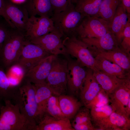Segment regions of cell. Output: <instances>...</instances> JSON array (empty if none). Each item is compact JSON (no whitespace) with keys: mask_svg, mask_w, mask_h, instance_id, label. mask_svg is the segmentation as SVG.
<instances>
[{"mask_svg":"<svg viewBox=\"0 0 130 130\" xmlns=\"http://www.w3.org/2000/svg\"><path fill=\"white\" fill-rule=\"evenodd\" d=\"M12 100L35 130L39 118L34 84L24 78L16 86Z\"/></svg>","mask_w":130,"mask_h":130,"instance_id":"obj_1","label":"cell"},{"mask_svg":"<svg viewBox=\"0 0 130 130\" xmlns=\"http://www.w3.org/2000/svg\"><path fill=\"white\" fill-rule=\"evenodd\" d=\"M85 16L77 11L74 4L71 3L65 10L53 14L51 18L55 29L64 38L76 37L77 29Z\"/></svg>","mask_w":130,"mask_h":130,"instance_id":"obj_2","label":"cell"},{"mask_svg":"<svg viewBox=\"0 0 130 130\" xmlns=\"http://www.w3.org/2000/svg\"><path fill=\"white\" fill-rule=\"evenodd\" d=\"M26 41L23 33L16 28L12 29L0 53V66L4 70L16 64Z\"/></svg>","mask_w":130,"mask_h":130,"instance_id":"obj_3","label":"cell"},{"mask_svg":"<svg viewBox=\"0 0 130 130\" xmlns=\"http://www.w3.org/2000/svg\"><path fill=\"white\" fill-rule=\"evenodd\" d=\"M4 102L0 111V130H33L17 104L9 100Z\"/></svg>","mask_w":130,"mask_h":130,"instance_id":"obj_4","label":"cell"},{"mask_svg":"<svg viewBox=\"0 0 130 130\" xmlns=\"http://www.w3.org/2000/svg\"><path fill=\"white\" fill-rule=\"evenodd\" d=\"M67 60L55 56L52 62L50 73L46 80L53 95L59 96L64 94L67 89Z\"/></svg>","mask_w":130,"mask_h":130,"instance_id":"obj_5","label":"cell"},{"mask_svg":"<svg viewBox=\"0 0 130 130\" xmlns=\"http://www.w3.org/2000/svg\"><path fill=\"white\" fill-rule=\"evenodd\" d=\"M63 43L68 54L75 58L83 66L95 71V59L87 45L75 36L63 38Z\"/></svg>","mask_w":130,"mask_h":130,"instance_id":"obj_6","label":"cell"},{"mask_svg":"<svg viewBox=\"0 0 130 130\" xmlns=\"http://www.w3.org/2000/svg\"><path fill=\"white\" fill-rule=\"evenodd\" d=\"M110 31V24L106 20L98 16H86L77 29L76 37L80 39L97 38Z\"/></svg>","mask_w":130,"mask_h":130,"instance_id":"obj_7","label":"cell"},{"mask_svg":"<svg viewBox=\"0 0 130 130\" xmlns=\"http://www.w3.org/2000/svg\"><path fill=\"white\" fill-rule=\"evenodd\" d=\"M4 11L6 21L13 28L24 34L30 17L22 4H17L12 0H4Z\"/></svg>","mask_w":130,"mask_h":130,"instance_id":"obj_8","label":"cell"},{"mask_svg":"<svg viewBox=\"0 0 130 130\" xmlns=\"http://www.w3.org/2000/svg\"><path fill=\"white\" fill-rule=\"evenodd\" d=\"M65 56L67 60V89L72 95L77 96L80 94L83 87L87 69L76 59L71 58L69 55Z\"/></svg>","mask_w":130,"mask_h":130,"instance_id":"obj_9","label":"cell"},{"mask_svg":"<svg viewBox=\"0 0 130 130\" xmlns=\"http://www.w3.org/2000/svg\"><path fill=\"white\" fill-rule=\"evenodd\" d=\"M50 55L39 45L26 40L15 64L20 66L26 74L42 59Z\"/></svg>","mask_w":130,"mask_h":130,"instance_id":"obj_10","label":"cell"},{"mask_svg":"<svg viewBox=\"0 0 130 130\" xmlns=\"http://www.w3.org/2000/svg\"><path fill=\"white\" fill-rule=\"evenodd\" d=\"M63 40L62 35L55 29L50 32L29 42L39 45L50 54L65 56L69 54L63 43Z\"/></svg>","mask_w":130,"mask_h":130,"instance_id":"obj_11","label":"cell"},{"mask_svg":"<svg viewBox=\"0 0 130 130\" xmlns=\"http://www.w3.org/2000/svg\"><path fill=\"white\" fill-rule=\"evenodd\" d=\"M55 29L51 18L32 16L29 18L24 35L26 40L29 41L50 32Z\"/></svg>","mask_w":130,"mask_h":130,"instance_id":"obj_12","label":"cell"},{"mask_svg":"<svg viewBox=\"0 0 130 130\" xmlns=\"http://www.w3.org/2000/svg\"><path fill=\"white\" fill-rule=\"evenodd\" d=\"M108 96L113 111L127 117L125 109L130 101V77Z\"/></svg>","mask_w":130,"mask_h":130,"instance_id":"obj_13","label":"cell"},{"mask_svg":"<svg viewBox=\"0 0 130 130\" xmlns=\"http://www.w3.org/2000/svg\"><path fill=\"white\" fill-rule=\"evenodd\" d=\"M80 40L87 45L93 56L98 52L121 49L115 36L110 31L99 37Z\"/></svg>","mask_w":130,"mask_h":130,"instance_id":"obj_14","label":"cell"},{"mask_svg":"<svg viewBox=\"0 0 130 130\" xmlns=\"http://www.w3.org/2000/svg\"><path fill=\"white\" fill-rule=\"evenodd\" d=\"M55 56L51 54L42 59L26 73L24 78L33 84L45 82Z\"/></svg>","mask_w":130,"mask_h":130,"instance_id":"obj_15","label":"cell"},{"mask_svg":"<svg viewBox=\"0 0 130 130\" xmlns=\"http://www.w3.org/2000/svg\"><path fill=\"white\" fill-rule=\"evenodd\" d=\"M87 74L82 88L80 93L81 102L86 106L102 89L93 75V70L87 69Z\"/></svg>","mask_w":130,"mask_h":130,"instance_id":"obj_16","label":"cell"},{"mask_svg":"<svg viewBox=\"0 0 130 130\" xmlns=\"http://www.w3.org/2000/svg\"><path fill=\"white\" fill-rule=\"evenodd\" d=\"M130 18V15L121 2L110 25V31L115 36L120 47L124 30Z\"/></svg>","mask_w":130,"mask_h":130,"instance_id":"obj_17","label":"cell"},{"mask_svg":"<svg viewBox=\"0 0 130 130\" xmlns=\"http://www.w3.org/2000/svg\"><path fill=\"white\" fill-rule=\"evenodd\" d=\"M35 130H75L70 120L67 117L55 118L46 113L40 119Z\"/></svg>","mask_w":130,"mask_h":130,"instance_id":"obj_18","label":"cell"},{"mask_svg":"<svg viewBox=\"0 0 130 130\" xmlns=\"http://www.w3.org/2000/svg\"><path fill=\"white\" fill-rule=\"evenodd\" d=\"M95 67L96 70L108 75L124 79L130 77V71H127L116 64L98 55L95 57Z\"/></svg>","mask_w":130,"mask_h":130,"instance_id":"obj_19","label":"cell"},{"mask_svg":"<svg viewBox=\"0 0 130 130\" xmlns=\"http://www.w3.org/2000/svg\"><path fill=\"white\" fill-rule=\"evenodd\" d=\"M97 127V130H129L130 118L113 111Z\"/></svg>","mask_w":130,"mask_h":130,"instance_id":"obj_20","label":"cell"},{"mask_svg":"<svg viewBox=\"0 0 130 130\" xmlns=\"http://www.w3.org/2000/svg\"><path fill=\"white\" fill-rule=\"evenodd\" d=\"M22 3L29 17L37 15L51 18L53 14L50 0H26Z\"/></svg>","mask_w":130,"mask_h":130,"instance_id":"obj_21","label":"cell"},{"mask_svg":"<svg viewBox=\"0 0 130 130\" xmlns=\"http://www.w3.org/2000/svg\"><path fill=\"white\" fill-rule=\"evenodd\" d=\"M93 71L96 80L108 96L112 93L126 78H119L98 70Z\"/></svg>","mask_w":130,"mask_h":130,"instance_id":"obj_22","label":"cell"},{"mask_svg":"<svg viewBox=\"0 0 130 130\" xmlns=\"http://www.w3.org/2000/svg\"><path fill=\"white\" fill-rule=\"evenodd\" d=\"M33 84L35 89V97L38 106L39 122L46 113L48 101L53 94L46 82Z\"/></svg>","mask_w":130,"mask_h":130,"instance_id":"obj_23","label":"cell"},{"mask_svg":"<svg viewBox=\"0 0 130 130\" xmlns=\"http://www.w3.org/2000/svg\"><path fill=\"white\" fill-rule=\"evenodd\" d=\"M98 55L116 64L124 70L130 71V55L121 49L97 52L94 55Z\"/></svg>","mask_w":130,"mask_h":130,"instance_id":"obj_24","label":"cell"},{"mask_svg":"<svg viewBox=\"0 0 130 130\" xmlns=\"http://www.w3.org/2000/svg\"><path fill=\"white\" fill-rule=\"evenodd\" d=\"M58 97L62 112L65 117L70 120L74 118L83 105L81 102L73 96L63 94Z\"/></svg>","mask_w":130,"mask_h":130,"instance_id":"obj_25","label":"cell"},{"mask_svg":"<svg viewBox=\"0 0 130 130\" xmlns=\"http://www.w3.org/2000/svg\"><path fill=\"white\" fill-rule=\"evenodd\" d=\"M102 0H75L76 9L85 16L98 17Z\"/></svg>","mask_w":130,"mask_h":130,"instance_id":"obj_26","label":"cell"},{"mask_svg":"<svg viewBox=\"0 0 130 130\" xmlns=\"http://www.w3.org/2000/svg\"><path fill=\"white\" fill-rule=\"evenodd\" d=\"M120 2V0H102L98 17L107 21L110 25Z\"/></svg>","mask_w":130,"mask_h":130,"instance_id":"obj_27","label":"cell"},{"mask_svg":"<svg viewBox=\"0 0 130 130\" xmlns=\"http://www.w3.org/2000/svg\"><path fill=\"white\" fill-rule=\"evenodd\" d=\"M16 86L12 84L4 70L0 66V99L12 100Z\"/></svg>","mask_w":130,"mask_h":130,"instance_id":"obj_28","label":"cell"},{"mask_svg":"<svg viewBox=\"0 0 130 130\" xmlns=\"http://www.w3.org/2000/svg\"><path fill=\"white\" fill-rule=\"evenodd\" d=\"M90 109L91 121L95 127L106 120L113 111L110 105L108 104Z\"/></svg>","mask_w":130,"mask_h":130,"instance_id":"obj_29","label":"cell"},{"mask_svg":"<svg viewBox=\"0 0 130 130\" xmlns=\"http://www.w3.org/2000/svg\"><path fill=\"white\" fill-rule=\"evenodd\" d=\"M6 73L11 84L13 86L18 85L24 78L25 72L19 65L14 64L8 68Z\"/></svg>","mask_w":130,"mask_h":130,"instance_id":"obj_30","label":"cell"},{"mask_svg":"<svg viewBox=\"0 0 130 130\" xmlns=\"http://www.w3.org/2000/svg\"><path fill=\"white\" fill-rule=\"evenodd\" d=\"M46 113L57 119L66 117L61 109L58 96L52 95L50 98L47 104Z\"/></svg>","mask_w":130,"mask_h":130,"instance_id":"obj_31","label":"cell"},{"mask_svg":"<svg viewBox=\"0 0 130 130\" xmlns=\"http://www.w3.org/2000/svg\"><path fill=\"white\" fill-rule=\"evenodd\" d=\"M13 28L5 19L0 16V53Z\"/></svg>","mask_w":130,"mask_h":130,"instance_id":"obj_32","label":"cell"},{"mask_svg":"<svg viewBox=\"0 0 130 130\" xmlns=\"http://www.w3.org/2000/svg\"><path fill=\"white\" fill-rule=\"evenodd\" d=\"M109 102L108 95L102 89L90 103L85 107L90 109L92 107L108 104Z\"/></svg>","mask_w":130,"mask_h":130,"instance_id":"obj_33","label":"cell"},{"mask_svg":"<svg viewBox=\"0 0 130 130\" xmlns=\"http://www.w3.org/2000/svg\"><path fill=\"white\" fill-rule=\"evenodd\" d=\"M120 47L121 49L130 55V18L124 30Z\"/></svg>","mask_w":130,"mask_h":130,"instance_id":"obj_34","label":"cell"},{"mask_svg":"<svg viewBox=\"0 0 130 130\" xmlns=\"http://www.w3.org/2000/svg\"><path fill=\"white\" fill-rule=\"evenodd\" d=\"M73 118L72 124H79L91 122L90 109L85 106L83 108H81Z\"/></svg>","mask_w":130,"mask_h":130,"instance_id":"obj_35","label":"cell"},{"mask_svg":"<svg viewBox=\"0 0 130 130\" xmlns=\"http://www.w3.org/2000/svg\"><path fill=\"white\" fill-rule=\"evenodd\" d=\"M53 14L59 13L65 10L71 0H50Z\"/></svg>","mask_w":130,"mask_h":130,"instance_id":"obj_36","label":"cell"},{"mask_svg":"<svg viewBox=\"0 0 130 130\" xmlns=\"http://www.w3.org/2000/svg\"><path fill=\"white\" fill-rule=\"evenodd\" d=\"M72 124L75 130H97L91 122Z\"/></svg>","mask_w":130,"mask_h":130,"instance_id":"obj_37","label":"cell"},{"mask_svg":"<svg viewBox=\"0 0 130 130\" xmlns=\"http://www.w3.org/2000/svg\"><path fill=\"white\" fill-rule=\"evenodd\" d=\"M123 5L127 13L130 14V0H120Z\"/></svg>","mask_w":130,"mask_h":130,"instance_id":"obj_38","label":"cell"},{"mask_svg":"<svg viewBox=\"0 0 130 130\" xmlns=\"http://www.w3.org/2000/svg\"><path fill=\"white\" fill-rule=\"evenodd\" d=\"M4 0H0V16L6 20V18L4 11Z\"/></svg>","mask_w":130,"mask_h":130,"instance_id":"obj_39","label":"cell"},{"mask_svg":"<svg viewBox=\"0 0 130 130\" xmlns=\"http://www.w3.org/2000/svg\"><path fill=\"white\" fill-rule=\"evenodd\" d=\"M1 100L0 99V110H1V107L2 106H3V105L1 103Z\"/></svg>","mask_w":130,"mask_h":130,"instance_id":"obj_40","label":"cell"},{"mask_svg":"<svg viewBox=\"0 0 130 130\" xmlns=\"http://www.w3.org/2000/svg\"><path fill=\"white\" fill-rule=\"evenodd\" d=\"M72 3L74 4L75 0H71Z\"/></svg>","mask_w":130,"mask_h":130,"instance_id":"obj_41","label":"cell"}]
</instances>
